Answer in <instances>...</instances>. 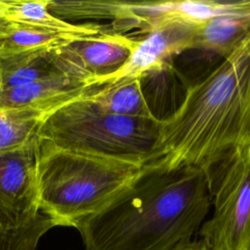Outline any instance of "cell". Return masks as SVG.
<instances>
[{
    "label": "cell",
    "instance_id": "6da1fadb",
    "mask_svg": "<svg viewBox=\"0 0 250 250\" xmlns=\"http://www.w3.org/2000/svg\"><path fill=\"white\" fill-rule=\"evenodd\" d=\"M211 189L203 170L155 160L75 229L85 250H175L191 242L204 223Z\"/></svg>",
    "mask_w": 250,
    "mask_h": 250
},
{
    "label": "cell",
    "instance_id": "7a4b0ae2",
    "mask_svg": "<svg viewBox=\"0 0 250 250\" xmlns=\"http://www.w3.org/2000/svg\"><path fill=\"white\" fill-rule=\"evenodd\" d=\"M250 148V32L161 120L156 160L193 166L212 179L234 153Z\"/></svg>",
    "mask_w": 250,
    "mask_h": 250
},
{
    "label": "cell",
    "instance_id": "3957f363",
    "mask_svg": "<svg viewBox=\"0 0 250 250\" xmlns=\"http://www.w3.org/2000/svg\"><path fill=\"white\" fill-rule=\"evenodd\" d=\"M144 166L41 141L37 169L39 209L56 227L76 228Z\"/></svg>",
    "mask_w": 250,
    "mask_h": 250
},
{
    "label": "cell",
    "instance_id": "277c9868",
    "mask_svg": "<svg viewBox=\"0 0 250 250\" xmlns=\"http://www.w3.org/2000/svg\"><path fill=\"white\" fill-rule=\"evenodd\" d=\"M87 93L53 112L42 124L39 139L140 165L156 160L161 120L108 112L93 103Z\"/></svg>",
    "mask_w": 250,
    "mask_h": 250
},
{
    "label": "cell",
    "instance_id": "5b68a950",
    "mask_svg": "<svg viewBox=\"0 0 250 250\" xmlns=\"http://www.w3.org/2000/svg\"><path fill=\"white\" fill-rule=\"evenodd\" d=\"M214 211L199 229L210 250L250 248V148L231 155L212 175Z\"/></svg>",
    "mask_w": 250,
    "mask_h": 250
},
{
    "label": "cell",
    "instance_id": "8992f818",
    "mask_svg": "<svg viewBox=\"0 0 250 250\" xmlns=\"http://www.w3.org/2000/svg\"><path fill=\"white\" fill-rule=\"evenodd\" d=\"M137 41V33L114 32L110 26L99 34L73 39L50 55L61 73L97 88L124 66Z\"/></svg>",
    "mask_w": 250,
    "mask_h": 250
},
{
    "label": "cell",
    "instance_id": "52a82bcc",
    "mask_svg": "<svg viewBox=\"0 0 250 250\" xmlns=\"http://www.w3.org/2000/svg\"><path fill=\"white\" fill-rule=\"evenodd\" d=\"M200 22L181 14L178 1H174L171 12L146 32L137 34V44L127 62L110 75L102 86L174 66L177 56L193 50Z\"/></svg>",
    "mask_w": 250,
    "mask_h": 250
},
{
    "label": "cell",
    "instance_id": "ba28073f",
    "mask_svg": "<svg viewBox=\"0 0 250 250\" xmlns=\"http://www.w3.org/2000/svg\"><path fill=\"white\" fill-rule=\"evenodd\" d=\"M40 150L37 137L0 154V220L10 228L22 226L41 212L37 183Z\"/></svg>",
    "mask_w": 250,
    "mask_h": 250
},
{
    "label": "cell",
    "instance_id": "9c48e42d",
    "mask_svg": "<svg viewBox=\"0 0 250 250\" xmlns=\"http://www.w3.org/2000/svg\"><path fill=\"white\" fill-rule=\"evenodd\" d=\"M173 7V1L50 0L49 11L62 20H105L114 32L142 34Z\"/></svg>",
    "mask_w": 250,
    "mask_h": 250
},
{
    "label": "cell",
    "instance_id": "30bf717a",
    "mask_svg": "<svg viewBox=\"0 0 250 250\" xmlns=\"http://www.w3.org/2000/svg\"><path fill=\"white\" fill-rule=\"evenodd\" d=\"M91 87L62 73L0 91V105L13 108L57 110L84 96Z\"/></svg>",
    "mask_w": 250,
    "mask_h": 250
},
{
    "label": "cell",
    "instance_id": "8fae6325",
    "mask_svg": "<svg viewBox=\"0 0 250 250\" xmlns=\"http://www.w3.org/2000/svg\"><path fill=\"white\" fill-rule=\"evenodd\" d=\"M87 97L98 106L111 113L159 120L145 76L91 88Z\"/></svg>",
    "mask_w": 250,
    "mask_h": 250
},
{
    "label": "cell",
    "instance_id": "7c38bea8",
    "mask_svg": "<svg viewBox=\"0 0 250 250\" xmlns=\"http://www.w3.org/2000/svg\"><path fill=\"white\" fill-rule=\"evenodd\" d=\"M249 32L250 0L243 8L202 21L197 29L193 50H203L224 59Z\"/></svg>",
    "mask_w": 250,
    "mask_h": 250
},
{
    "label": "cell",
    "instance_id": "4fadbf2b",
    "mask_svg": "<svg viewBox=\"0 0 250 250\" xmlns=\"http://www.w3.org/2000/svg\"><path fill=\"white\" fill-rule=\"evenodd\" d=\"M50 0H0V12L4 18L17 24L36 26L83 37L99 34L110 28V24L95 22L71 23L49 11Z\"/></svg>",
    "mask_w": 250,
    "mask_h": 250
},
{
    "label": "cell",
    "instance_id": "5bb4252c",
    "mask_svg": "<svg viewBox=\"0 0 250 250\" xmlns=\"http://www.w3.org/2000/svg\"><path fill=\"white\" fill-rule=\"evenodd\" d=\"M55 111L0 105V154L19 148L37 138L42 124Z\"/></svg>",
    "mask_w": 250,
    "mask_h": 250
},
{
    "label": "cell",
    "instance_id": "9a60e30c",
    "mask_svg": "<svg viewBox=\"0 0 250 250\" xmlns=\"http://www.w3.org/2000/svg\"><path fill=\"white\" fill-rule=\"evenodd\" d=\"M76 38L80 37L36 26L15 23L7 33L0 37V57L51 52Z\"/></svg>",
    "mask_w": 250,
    "mask_h": 250
},
{
    "label": "cell",
    "instance_id": "2e32d148",
    "mask_svg": "<svg viewBox=\"0 0 250 250\" xmlns=\"http://www.w3.org/2000/svg\"><path fill=\"white\" fill-rule=\"evenodd\" d=\"M51 52L0 57L1 90L23 86L61 73L51 59Z\"/></svg>",
    "mask_w": 250,
    "mask_h": 250
},
{
    "label": "cell",
    "instance_id": "e0dca14e",
    "mask_svg": "<svg viewBox=\"0 0 250 250\" xmlns=\"http://www.w3.org/2000/svg\"><path fill=\"white\" fill-rule=\"evenodd\" d=\"M54 227V222L42 212L16 228H10L0 220V250H37L41 238Z\"/></svg>",
    "mask_w": 250,
    "mask_h": 250
},
{
    "label": "cell",
    "instance_id": "ac0fdd59",
    "mask_svg": "<svg viewBox=\"0 0 250 250\" xmlns=\"http://www.w3.org/2000/svg\"><path fill=\"white\" fill-rule=\"evenodd\" d=\"M175 250H210V248L201 240H192L188 244Z\"/></svg>",
    "mask_w": 250,
    "mask_h": 250
},
{
    "label": "cell",
    "instance_id": "d6986e66",
    "mask_svg": "<svg viewBox=\"0 0 250 250\" xmlns=\"http://www.w3.org/2000/svg\"><path fill=\"white\" fill-rule=\"evenodd\" d=\"M14 24L15 23L7 21L2 15V13L0 12V37L3 36L5 33H7L14 26Z\"/></svg>",
    "mask_w": 250,
    "mask_h": 250
},
{
    "label": "cell",
    "instance_id": "ffe728a7",
    "mask_svg": "<svg viewBox=\"0 0 250 250\" xmlns=\"http://www.w3.org/2000/svg\"><path fill=\"white\" fill-rule=\"evenodd\" d=\"M0 91H1V73H0Z\"/></svg>",
    "mask_w": 250,
    "mask_h": 250
},
{
    "label": "cell",
    "instance_id": "44dd1931",
    "mask_svg": "<svg viewBox=\"0 0 250 250\" xmlns=\"http://www.w3.org/2000/svg\"><path fill=\"white\" fill-rule=\"evenodd\" d=\"M249 250H250V248H249Z\"/></svg>",
    "mask_w": 250,
    "mask_h": 250
}]
</instances>
